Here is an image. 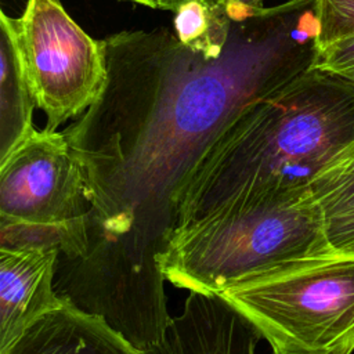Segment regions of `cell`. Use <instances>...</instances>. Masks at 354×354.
<instances>
[{"label":"cell","instance_id":"cell-5","mask_svg":"<svg viewBox=\"0 0 354 354\" xmlns=\"http://www.w3.org/2000/svg\"><path fill=\"white\" fill-rule=\"evenodd\" d=\"M88 212L83 167L62 131L35 129L0 162V218L58 235L57 271L84 256Z\"/></svg>","mask_w":354,"mask_h":354},{"label":"cell","instance_id":"cell-6","mask_svg":"<svg viewBox=\"0 0 354 354\" xmlns=\"http://www.w3.org/2000/svg\"><path fill=\"white\" fill-rule=\"evenodd\" d=\"M11 24L36 106L47 116L46 129L55 131L102 93L105 40L90 37L59 0H28Z\"/></svg>","mask_w":354,"mask_h":354},{"label":"cell","instance_id":"cell-4","mask_svg":"<svg viewBox=\"0 0 354 354\" xmlns=\"http://www.w3.org/2000/svg\"><path fill=\"white\" fill-rule=\"evenodd\" d=\"M220 296L271 348L325 351L354 344V256L333 253L236 282Z\"/></svg>","mask_w":354,"mask_h":354},{"label":"cell","instance_id":"cell-16","mask_svg":"<svg viewBox=\"0 0 354 354\" xmlns=\"http://www.w3.org/2000/svg\"><path fill=\"white\" fill-rule=\"evenodd\" d=\"M185 0H162L160 3V10H167V11H176V8L184 3Z\"/></svg>","mask_w":354,"mask_h":354},{"label":"cell","instance_id":"cell-14","mask_svg":"<svg viewBox=\"0 0 354 354\" xmlns=\"http://www.w3.org/2000/svg\"><path fill=\"white\" fill-rule=\"evenodd\" d=\"M314 68L354 82V35L319 50Z\"/></svg>","mask_w":354,"mask_h":354},{"label":"cell","instance_id":"cell-9","mask_svg":"<svg viewBox=\"0 0 354 354\" xmlns=\"http://www.w3.org/2000/svg\"><path fill=\"white\" fill-rule=\"evenodd\" d=\"M4 354H147L104 317L72 303L39 319Z\"/></svg>","mask_w":354,"mask_h":354},{"label":"cell","instance_id":"cell-12","mask_svg":"<svg viewBox=\"0 0 354 354\" xmlns=\"http://www.w3.org/2000/svg\"><path fill=\"white\" fill-rule=\"evenodd\" d=\"M232 10L216 0H185L174 11L173 30L177 39L207 55L223 53L231 30Z\"/></svg>","mask_w":354,"mask_h":354},{"label":"cell","instance_id":"cell-1","mask_svg":"<svg viewBox=\"0 0 354 354\" xmlns=\"http://www.w3.org/2000/svg\"><path fill=\"white\" fill-rule=\"evenodd\" d=\"M228 4L218 55L167 28L105 37V87L62 130L90 212L86 253L55 272V290L140 347L159 340L171 318L158 254L192 171L246 106L314 68L319 53L315 0Z\"/></svg>","mask_w":354,"mask_h":354},{"label":"cell","instance_id":"cell-2","mask_svg":"<svg viewBox=\"0 0 354 354\" xmlns=\"http://www.w3.org/2000/svg\"><path fill=\"white\" fill-rule=\"evenodd\" d=\"M354 144V82L311 68L250 104L198 163L176 228L223 206L308 187Z\"/></svg>","mask_w":354,"mask_h":354},{"label":"cell","instance_id":"cell-3","mask_svg":"<svg viewBox=\"0 0 354 354\" xmlns=\"http://www.w3.org/2000/svg\"><path fill=\"white\" fill-rule=\"evenodd\" d=\"M333 253L308 185L235 202L177 227L158 266L173 286L217 296L272 268Z\"/></svg>","mask_w":354,"mask_h":354},{"label":"cell","instance_id":"cell-8","mask_svg":"<svg viewBox=\"0 0 354 354\" xmlns=\"http://www.w3.org/2000/svg\"><path fill=\"white\" fill-rule=\"evenodd\" d=\"M259 330L220 296L189 292L147 354H257Z\"/></svg>","mask_w":354,"mask_h":354},{"label":"cell","instance_id":"cell-18","mask_svg":"<svg viewBox=\"0 0 354 354\" xmlns=\"http://www.w3.org/2000/svg\"><path fill=\"white\" fill-rule=\"evenodd\" d=\"M127 1H133V3H138L151 8H160V3L162 0H127Z\"/></svg>","mask_w":354,"mask_h":354},{"label":"cell","instance_id":"cell-10","mask_svg":"<svg viewBox=\"0 0 354 354\" xmlns=\"http://www.w3.org/2000/svg\"><path fill=\"white\" fill-rule=\"evenodd\" d=\"M35 106L11 17L0 11V162L35 130Z\"/></svg>","mask_w":354,"mask_h":354},{"label":"cell","instance_id":"cell-13","mask_svg":"<svg viewBox=\"0 0 354 354\" xmlns=\"http://www.w3.org/2000/svg\"><path fill=\"white\" fill-rule=\"evenodd\" d=\"M318 48L354 35V0H315Z\"/></svg>","mask_w":354,"mask_h":354},{"label":"cell","instance_id":"cell-7","mask_svg":"<svg viewBox=\"0 0 354 354\" xmlns=\"http://www.w3.org/2000/svg\"><path fill=\"white\" fill-rule=\"evenodd\" d=\"M58 259L55 249L0 248V354L68 303L55 290Z\"/></svg>","mask_w":354,"mask_h":354},{"label":"cell","instance_id":"cell-15","mask_svg":"<svg viewBox=\"0 0 354 354\" xmlns=\"http://www.w3.org/2000/svg\"><path fill=\"white\" fill-rule=\"evenodd\" d=\"M353 351H354V344H346V346H340V347H336V348H332V350H325V351L272 347L271 354H351Z\"/></svg>","mask_w":354,"mask_h":354},{"label":"cell","instance_id":"cell-11","mask_svg":"<svg viewBox=\"0 0 354 354\" xmlns=\"http://www.w3.org/2000/svg\"><path fill=\"white\" fill-rule=\"evenodd\" d=\"M330 248L354 256V144L310 183Z\"/></svg>","mask_w":354,"mask_h":354},{"label":"cell","instance_id":"cell-17","mask_svg":"<svg viewBox=\"0 0 354 354\" xmlns=\"http://www.w3.org/2000/svg\"><path fill=\"white\" fill-rule=\"evenodd\" d=\"M218 3H230V1H235V3H242L246 6H253V7H263L266 6L264 1L266 0H216Z\"/></svg>","mask_w":354,"mask_h":354}]
</instances>
